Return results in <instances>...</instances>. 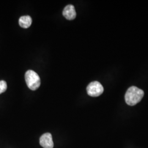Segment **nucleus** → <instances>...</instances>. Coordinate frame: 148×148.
Returning a JSON list of instances; mask_svg holds the SVG:
<instances>
[{
	"label": "nucleus",
	"instance_id": "obj_1",
	"mask_svg": "<svg viewBox=\"0 0 148 148\" xmlns=\"http://www.w3.org/2000/svg\"><path fill=\"white\" fill-rule=\"evenodd\" d=\"M144 95V92L143 90L136 86H132L128 89L126 93L125 96L126 103L129 106H135L142 99Z\"/></svg>",
	"mask_w": 148,
	"mask_h": 148
},
{
	"label": "nucleus",
	"instance_id": "obj_2",
	"mask_svg": "<svg viewBox=\"0 0 148 148\" xmlns=\"http://www.w3.org/2000/svg\"><path fill=\"white\" fill-rule=\"evenodd\" d=\"M27 86L30 90H35L41 85V79L38 75L33 70L27 71L25 75Z\"/></svg>",
	"mask_w": 148,
	"mask_h": 148
},
{
	"label": "nucleus",
	"instance_id": "obj_3",
	"mask_svg": "<svg viewBox=\"0 0 148 148\" xmlns=\"http://www.w3.org/2000/svg\"><path fill=\"white\" fill-rule=\"evenodd\" d=\"M104 92V88L100 82L93 81L90 82L87 87V92L91 97H98Z\"/></svg>",
	"mask_w": 148,
	"mask_h": 148
},
{
	"label": "nucleus",
	"instance_id": "obj_4",
	"mask_svg": "<svg viewBox=\"0 0 148 148\" xmlns=\"http://www.w3.org/2000/svg\"><path fill=\"white\" fill-rule=\"evenodd\" d=\"M40 144L43 148H53L54 143L51 134L46 133L42 135L40 139Z\"/></svg>",
	"mask_w": 148,
	"mask_h": 148
},
{
	"label": "nucleus",
	"instance_id": "obj_5",
	"mask_svg": "<svg viewBox=\"0 0 148 148\" xmlns=\"http://www.w3.org/2000/svg\"><path fill=\"white\" fill-rule=\"evenodd\" d=\"M63 15L68 20H73L76 16V12L75 7L72 5H66L63 11Z\"/></svg>",
	"mask_w": 148,
	"mask_h": 148
},
{
	"label": "nucleus",
	"instance_id": "obj_6",
	"mask_svg": "<svg viewBox=\"0 0 148 148\" xmlns=\"http://www.w3.org/2000/svg\"><path fill=\"white\" fill-rule=\"evenodd\" d=\"M19 25L24 29H27L31 26L32 18L29 16H22L19 19Z\"/></svg>",
	"mask_w": 148,
	"mask_h": 148
},
{
	"label": "nucleus",
	"instance_id": "obj_7",
	"mask_svg": "<svg viewBox=\"0 0 148 148\" xmlns=\"http://www.w3.org/2000/svg\"><path fill=\"white\" fill-rule=\"evenodd\" d=\"M7 88V83L5 81H0V94L5 92Z\"/></svg>",
	"mask_w": 148,
	"mask_h": 148
}]
</instances>
